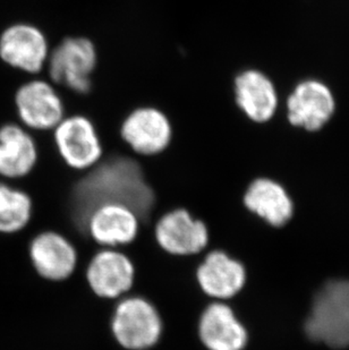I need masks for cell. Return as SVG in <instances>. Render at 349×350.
Listing matches in <instances>:
<instances>
[{"mask_svg":"<svg viewBox=\"0 0 349 350\" xmlns=\"http://www.w3.org/2000/svg\"><path fill=\"white\" fill-rule=\"evenodd\" d=\"M105 203L129 205L139 215L141 226H155L157 198L139 159L105 153L94 167L76 172L65 200L62 234L75 245L79 254H89L98 248L86 234V221L94 208Z\"/></svg>","mask_w":349,"mask_h":350,"instance_id":"obj_1","label":"cell"},{"mask_svg":"<svg viewBox=\"0 0 349 350\" xmlns=\"http://www.w3.org/2000/svg\"><path fill=\"white\" fill-rule=\"evenodd\" d=\"M110 332L124 350H150L161 339L164 321L158 308L141 295L129 294L115 303Z\"/></svg>","mask_w":349,"mask_h":350,"instance_id":"obj_2","label":"cell"},{"mask_svg":"<svg viewBox=\"0 0 349 350\" xmlns=\"http://www.w3.org/2000/svg\"><path fill=\"white\" fill-rule=\"evenodd\" d=\"M304 329L311 340L335 349L349 347V280L328 281L320 288Z\"/></svg>","mask_w":349,"mask_h":350,"instance_id":"obj_3","label":"cell"},{"mask_svg":"<svg viewBox=\"0 0 349 350\" xmlns=\"http://www.w3.org/2000/svg\"><path fill=\"white\" fill-rule=\"evenodd\" d=\"M98 66V49L86 37H67L50 50L47 68L53 84L77 94L92 89L93 74Z\"/></svg>","mask_w":349,"mask_h":350,"instance_id":"obj_4","label":"cell"},{"mask_svg":"<svg viewBox=\"0 0 349 350\" xmlns=\"http://www.w3.org/2000/svg\"><path fill=\"white\" fill-rule=\"evenodd\" d=\"M53 139L57 156L73 172H86L105 156V144L96 124L84 115L64 117L53 131Z\"/></svg>","mask_w":349,"mask_h":350,"instance_id":"obj_5","label":"cell"},{"mask_svg":"<svg viewBox=\"0 0 349 350\" xmlns=\"http://www.w3.org/2000/svg\"><path fill=\"white\" fill-rule=\"evenodd\" d=\"M153 236L159 248L174 258L200 256L210 247L208 226L185 208L162 213L155 220Z\"/></svg>","mask_w":349,"mask_h":350,"instance_id":"obj_6","label":"cell"},{"mask_svg":"<svg viewBox=\"0 0 349 350\" xmlns=\"http://www.w3.org/2000/svg\"><path fill=\"white\" fill-rule=\"evenodd\" d=\"M119 135L136 156L155 158L172 146L174 126L167 113L157 107H138L122 119Z\"/></svg>","mask_w":349,"mask_h":350,"instance_id":"obj_7","label":"cell"},{"mask_svg":"<svg viewBox=\"0 0 349 350\" xmlns=\"http://www.w3.org/2000/svg\"><path fill=\"white\" fill-rule=\"evenodd\" d=\"M336 96L321 79L297 83L286 99V117L290 125L305 132H319L336 113Z\"/></svg>","mask_w":349,"mask_h":350,"instance_id":"obj_8","label":"cell"},{"mask_svg":"<svg viewBox=\"0 0 349 350\" xmlns=\"http://www.w3.org/2000/svg\"><path fill=\"white\" fill-rule=\"evenodd\" d=\"M84 277L96 297L117 301L132 291L135 265L122 248H99L88 262Z\"/></svg>","mask_w":349,"mask_h":350,"instance_id":"obj_9","label":"cell"},{"mask_svg":"<svg viewBox=\"0 0 349 350\" xmlns=\"http://www.w3.org/2000/svg\"><path fill=\"white\" fill-rule=\"evenodd\" d=\"M27 258L38 277L49 282H62L72 277L79 265L75 245L55 230L36 232L27 241Z\"/></svg>","mask_w":349,"mask_h":350,"instance_id":"obj_10","label":"cell"},{"mask_svg":"<svg viewBox=\"0 0 349 350\" xmlns=\"http://www.w3.org/2000/svg\"><path fill=\"white\" fill-rule=\"evenodd\" d=\"M15 106L24 127L36 132L53 131L66 116L63 98L55 84L46 79H32L21 85Z\"/></svg>","mask_w":349,"mask_h":350,"instance_id":"obj_11","label":"cell"},{"mask_svg":"<svg viewBox=\"0 0 349 350\" xmlns=\"http://www.w3.org/2000/svg\"><path fill=\"white\" fill-rule=\"evenodd\" d=\"M195 280L202 294L210 301H229L244 289L246 268L224 250L212 248L202 255L195 269Z\"/></svg>","mask_w":349,"mask_h":350,"instance_id":"obj_12","label":"cell"},{"mask_svg":"<svg viewBox=\"0 0 349 350\" xmlns=\"http://www.w3.org/2000/svg\"><path fill=\"white\" fill-rule=\"evenodd\" d=\"M50 50L46 34L34 24H13L0 36L1 60L27 74L36 75L47 66Z\"/></svg>","mask_w":349,"mask_h":350,"instance_id":"obj_13","label":"cell"},{"mask_svg":"<svg viewBox=\"0 0 349 350\" xmlns=\"http://www.w3.org/2000/svg\"><path fill=\"white\" fill-rule=\"evenodd\" d=\"M140 230L139 215L122 203L99 205L86 221V234L100 248L126 247L135 241Z\"/></svg>","mask_w":349,"mask_h":350,"instance_id":"obj_14","label":"cell"},{"mask_svg":"<svg viewBox=\"0 0 349 350\" xmlns=\"http://www.w3.org/2000/svg\"><path fill=\"white\" fill-rule=\"evenodd\" d=\"M198 338L205 350H244L248 331L231 305L211 301L198 317Z\"/></svg>","mask_w":349,"mask_h":350,"instance_id":"obj_15","label":"cell"},{"mask_svg":"<svg viewBox=\"0 0 349 350\" xmlns=\"http://www.w3.org/2000/svg\"><path fill=\"white\" fill-rule=\"evenodd\" d=\"M234 98L238 109L255 124L271 122L279 109V94L274 81L257 68H247L236 75Z\"/></svg>","mask_w":349,"mask_h":350,"instance_id":"obj_16","label":"cell"},{"mask_svg":"<svg viewBox=\"0 0 349 350\" xmlns=\"http://www.w3.org/2000/svg\"><path fill=\"white\" fill-rule=\"evenodd\" d=\"M38 143L24 126L0 127V177L6 180L27 178L39 165Z\"/></svg>","mask_w":349,"mask_h":350,"instance_id":"obj_17","label":"cell"},{"mask_svg":"<svg viewBox=\"0 0 349 350\" xmlns=\"http://www.w3.org/2000/svg\"><path fill=\"white\" fill-rule=\"evenodd\" d=\"M243 203L248 211L274 227H283L293 217L289 195L270 178L254 179L245 191Z\"/></svg>","mask_w":349,"mask_h":350,"instance_id":"obj_18","label":"cell"},{"mask_svg":"<svg viewBox=\"0 0 349 350\" xmlns=\"http://www.w3.org/2000/svg\"><path fill=\"white\" fill-rule=\"evenodd\" d=\"M34 198L27 189L0 182V234L25 232L34 219Z\"/></svg>","mask_w":349,"mask_h":350,"instance_id":"obj_19","label":"cell"}]
</instances>
